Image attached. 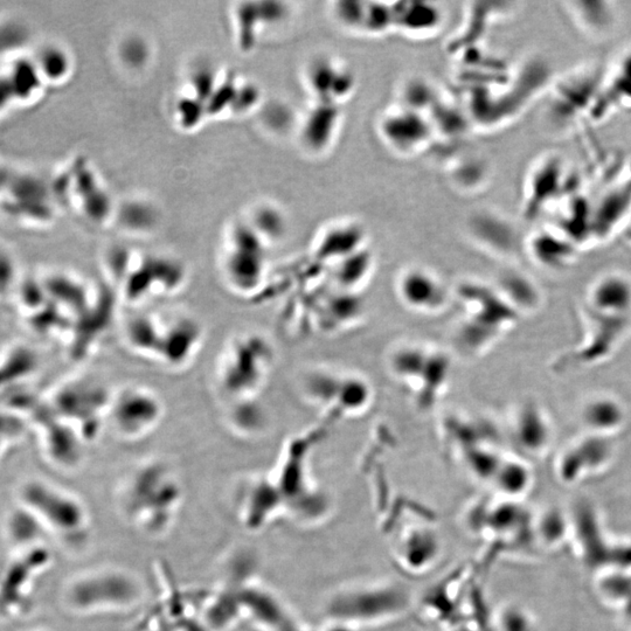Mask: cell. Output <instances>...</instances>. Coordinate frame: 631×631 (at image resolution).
<instances>
[{
	"instance_id": "obj_3",
	"label": "cell",
	"mask_w": 631,
	"mask_h": 631,
	"mask_svg": "<svg viewBox=\"0 0 631 631\" xmlns=\"http://www.w3.org/2000/svg\"><path fill=\"white\" fill-rule=\"evenodd\" d=\"M163 407L147 388H126L110 400L108 414L115 431L127 439L147 435L158 424Z\"/></svg>"
},
{
	"instance_id": "obj_32",
	"label": "cell",
	"mask_w": 631,
	"mask_h": 631,
	"mask_svg": "<svg viewBox=\"0 0 631 631\" xmlns=\"http://www.w3.org/2000/svg\"><path fill=\"white\" fill-rule=\"evenodd\" d=\"M283 631H314L311 630L307 627H302L300 626V624H297L295 622L291 623L289 627H287L286 629H284Z\"/></svg>"
},
{
	"instance_id": "obj_4",
	"label": "cell",
	"mask_w": 631,
	"mask_h": 631,
	"mask_svg": "<svg viewBox=\"0 0 631 631\" xmlns=\"http://www.w3.org/2000/svg\"><path fill=\"white\" fill-rule=\"evenodd\" d=\"M381 140L399 155H414L432 140L434 128L425 114L399 106L387 110L378 122Z\"/></svg>"
},
{
	"instance_id": "obj_17",
	"label": "cell",
	"mask_w": 631,
	"mask_h": 631,
	"mask_svg": "<svg viewBox=\"0 0 631 631\" xmlns=\"http://www.w3.org/2000/svg\"><path fill=\"white\" fill-rule=\"evenodd\" d=\"M552 429L547 415L536 405L520 409L515 424L516 441L530 454H539L549 447Z\"/></svg>"
},
{
	"instance_id": "obj_27",
	"label": "cell",
	"mask_w": 631,
	"mask_h": 631,
	"mask_svg": "<svg viewBox=\"0 0 631 631\" xmlns=\"http://www.w3.org/2000/svg\"><path fill=\"white\" fill-rule=\"evenodd\" d=\"M240 45L251 50L255 41L256 27L262 23L259 4H241L237 10Z\"/></svg>"
},
{
	"instance_id": "obj_30",
	"label": "cell",
	"mask_w": 631,
	"mask_h": 631,
	"mask_svg": "<svg viewBox=\"0 0 631 631\" xmlns=\"http://www.w3.org/2000/svg\"><path fill=\"white\" fill-rule=\"evenodd\" d=\"M259 99L260 93L255 87L251 85L238 87L232 108L237 110L238 114L246 113L255 106L256 102H259Z\"/></svg>"
},
{
	"instance_id": "obj_20",
	"label": "cell",
	"mask_w": 631,
	"mask_h": 631,
	"mask_svg": "<svg viewBox=\"0 0 631 631\" xmlns=\"http://www.w3.org/2000/svg\"><path fill=\"white\" fill-rule=\"evenodd\" d=\"M531 483V470L524 462L504 459L491 481L498 495L508 501H517L530 489Z\"/></svg>"
},
{
	"instance_id": "obj_12",
	"label": "cell",
	"mask_w": 631,
	"mask_h": 631,
	"mask_svg": "<svg viewBox=\"0 0 631 631\" xmlns=\"http://www.w3.org/2000/svg\"><path fill=\"white\" fill-rule=\"evenodd\" d=\"M589 307L596 314L609 317H630L631 283L619 274L602 276L589 293Z\"/></svg>"
},
{
	"instance_id": "obj_26",
	"label": "cell",
	"mask_w": 631,
	"mask_h": 631,
	"mask_svg": "<svg viewBox=\"0 0 631 631\" xmlns=\"http://www.w3.org/2000/svg\"><path fill=\"white\" fill-rule=\"evenodd\" d=\"M566 516L559 510H550L543 513L537 520L536 532L542 542L556 545L563 540L568 531Z\"/></svg>"
},
{
	"instance_id": "obj_5",
	"label": "cell",
	"mask_w": 631,
	"mask_h": 631,
	"mask_svg": "<svg viewBox=\"0 0 631 631\" xmlns=\"http://www.w3.org/2000/svg\"><path fill=\"white\" fill-rule=\"evenodd\" d=\"M572 524L577 529L582 553L589 566H614L615 571H626L631 567V545L613 547L607 544L591 505L579 504Z\"/></svg>"
},
{
	"instance_id": "obj_21",
	"label": "cell",
	"mask_w": 631,
	"mask_h": 631,
	"mask_svg": "<svg viewBox=\"0 0 631 631\" xmlns=\"http://www.w3.org/2000/svg\"><path fill=\"white\" fill-rule=\"evenodd\" d=\"M8 529L12 542L16 543L19 549L37 546L41 535L45 531L37 518L20 505L12 513Z\"/></svg>"
},
{
	"instance_id": "obj_8",
	"label": "cell",
	"mask_w": 631,
	"mask_h": 631,
	"mask_svg": "<svg viewBox=\"0 0 631 631\" xmlns=\"http://www.w3.org/2000/svg\"><path fill=\"white\" fill-rule=\"evenodd\" d=\"M305 81L315 102L341 106L356 87L355 75L342 62L330 57L312 60L305 71Z\"/></svg>"
},
{
	"instance_id": "obj_23",
	"label": "cell",
	"mask_w": 631,
	"mask_h": 631,
	"mask_svg": "<svg viewBox=\"0 0 631 631\" xmlns=\"http://www.w3.org/2000/svg\"><path fill=\"white\" fill-rule=\"evenodd\" d=\"M491 627L492 631H540L529 610L513 603L498 609Z\"/></svg>"
},
{
	"instance_id": "obj_31",
	"label": "cell",
	"mask_w": 631,
	"mask_h": 631,
	"mask_svg": "<svg viewBox=\"0 0 631 631\" xmlns=\"http://www.w3.org/2000/svg\"><path fill=\"white\" fill-rule=\"evenodd\" d=\"M320 631H362V629L343 621L328 620L327 624Z\"/></svg>"
},
{
	"instance_id": "obj_6",
	"label": "cell",
	"mask_w": 631,
	"mask_h": 631,
	"mask_svg": "<svg viewBox=\"0 0 631 631\" xmlns=\"http://www.w3.org/2000/svg\"><path fill=\"white\" fill-rule=\"evenodd\" d=\"M20 550L0 568V610L6 614L17 612L47 561L46 551L38 545Z\"/></svg>"
},
{
	"instance_id": "obj_7",
	"label": "cell",
	"mask_w": 631,
	"mask_h": 631,
	"mask_svg": "<svg viewBox=\"0 0 631 631\" xmlns=\"http://www.w3.org/2000/svg\"><path fill=\"white\" fill-rule=\"evenodd\" d=\"M439 533L431 526L416 524L400 533L394 544L397 563L408 573L419 574L431 570L441 557Z\"/></svg>"
},
{
	"instance_id": "obj_10",
	"label": "cell",
	"mask_w": 631,
	"mask_h": 631,
	"mask_svg": "<svg viewBox=\"0 0 631 631\" xmlns=\"http://www.w3.org/2000/svg\"><path fill=\"white\" fill-rule=\"evenodd\" d=\"M342 121L341 106L315 102L301 124L303 147L316 155L328 151L337 140Z\"/></svg>"
},
{
	"instance_id": "obj_19",
	"label": "cell",
	"mask_w": 631,
	"mask_h": 631,
	"mask_svg": "<svg viewBox=\"0 0 631 631\" xmlns=\"http://www.w3.org/2000/svg\"><path fill=\"white\" fill-rule=\"evenodd\" d=\"M568 12L588 36H605L616 22V11L609 3L574 2L568 4Z\"/></svg>"
},
{
	"instance_id": "obj_15",
	"label": "cell",
	"mask_w": 631,
	"mask_h": 631,
	"mask_svg": "<svg viewBox=\"0 0 631 631\" xmlns=\"http://www.w3.org/2000/svg\"><path fill=\"white\" fill-rule=\"evenodd\" d=\"M581 420L588 434L607 436L619 432L626 421L622 402L609 395H596L586 401L581 411Z\"/></svg>"
},
{
	"instance_id": "obj_18",
	"label": "cell",
	"mask_w": 631,
	"mask_h": 631,
	"mask_svg": "<svg viewBox=\"0 0 631 631\" xmlns=\"http://www.w3.org/2000/svg\"><path fill=\"white\" fill-rule=\"evenodd\" d=\"M575 244L564 232H537L530 239L529 251L540 265L565 268L573 261Z\"/></svg>"
},
{
	"instance_id": "obj_28",
	"label": "cell",
	"mask_w": 631,
	"mask_h": 631,
	"mask_svg": "<svg viewBox=\"0 0 631 631\" xmlns=\"http://www.w3.org/2000/svg\"><path fill=\"white\" fill-rule=\"evenodd\" d=\"M286 228V220L281 213L274 208H262L255 219V232L262 237L267 235L269 238H277L284 232Z\"/></svg>"
},
{
	"instance_id": "obj_14",
	"label": "cell",
	"mask_w": 631,
	"mask_h": 631,
	"mask_svg": "<svg viewBox=\"0 0 631 631\" xmlns=\"http://www.w3.org/2000/svg\"><path fill=\"white\" fill-rule=\"evenodd\" d=\"M392 10L394 30L408 36H428L443 23V12L433 3L400 2L393 4Z\"/></svg>"
},
{
	"instance_id": "obj_13",
	"label": "cell",
	"mask_w": 631,
	"mask_h": 631,
	"mask_svg": "<svg viewBox=\"0 0 631 631\" xmlns=\"http://www.w3.org/2000/svg\"><path fill=\"white\" fill-rule=\"evenodd\" d=\"M365 231L355 221H338L325 228L318 239L317 256L337 263L364 249Z\"/></svg>"
},
{
	"instance_id": "obj_9",
	"label": "cell",
	"mask_w": 631,
	"mask_h": 631,
	"mask_svg": "<svg viewBox=\"0 0 631 631\" xmlns=\"http://www.w3.org/2000/svg\"><path fill=\"white\" fill-rule=\"evenodd\" d=\"M612 457L613 445L607 436L588 434L560 457L559 476L565 483L577 482L605 468Z\"/></svg>"
},
{
	"instance_id": "obj_29",
	"label": "cell",
	"mask_w": 631,
	"mask_h": 631,
	"mask_svg": "<svg viewBox=\"0 0 631 631\" xmlns=\"http://www.w3.org/2000/svg\"><path fill=\"white\" fill-rule=\"evenodd\" d=\"M205 112H207L205 103L197 99V97L182 99L178 102L177 114L180 123L185 128L197 126L199 121L203 119Z\"/></svg>"
},
{
	"instance_id": "obj_2",
	"label": "cell",
	"mask_w": 631,
	"mask_h": 631,
	"mask_svg": "<svg viewBox=\"0 0 631 631\" xmlns=\"http://www.w3.org/2000/svg\"><path fill=\"white\" fill-rule=\"evenodd\" d=\"M18 499L19 505L32 513L45 531L66 540L82 536L87 522L85 509L64 490L31 480L22 485Z\"/></svg>"
},
{
	"instance_id": "obj_25",
	"label": "cell",
	"mask_w": 631,
	"mask_h": 631,
	"mask_svg": "<svg viewBox=\"0 0 631 631\" xmlns=\"http://www.w3.org/2000/svg\"><path fill=\"white\" fill-rule=\"evenodd\" d=\"M600 591L606 599L621 603L624 615L631 622V577L627 571H614L602 579Z\"/></svg>"
},
{
	"instance_id": "obj_22",
	"label": "cell",
	"mask_w": 631,
	"mask_h": 631,
	"mask_svg": "<svg viewBox=\"0 0 631 631\" xmlns=\"http://www.w3.org/2000/svg\"><path fill=\"white\" fill-rule=\"evenodd\" d=\"M371 13L370 2H337L332 4V17L344 30L367 34Z\"/></svg>"
},
{
	"instance_id": "obj_11",
	"label": "cell",
	"mask_w": 631,
	"mask_h": 631,
	"mask_svg": "<svg viewBox=\"0 0 631 631\" xmlns=\"http://www.w3.org/2000/svg\"><path fill=\"white\" fill-rule=\"evenodd\" d=\"M398 289L402 301L415 310H435L446 301L445 288L427 270L411 268L400 276Z\"/></svg>"
},
{
	"instance_id": "obj_24",
	"label": "cell",
	"mask_w": 631,
	"mask_h": 631,
	"mask_svg": "<svg viewBox=\"0 0 631 631\" xmlns=\"http://www.w3.org/2000/svg\"><path fill=\"white\" fill-rule=\"evenodd\" d=\"M33 62L44 80L60 82L71 73V58L57 46H46Z\"/></svg>"
},
{
	"instance_id": "obj_1",
	"label": "cell",
	"mask_w": 631,
	"mask_h": 631,
	"mask_svg": "<svg viewBox=\"0 0 631 631\" xmlns=\"http://www.w3.org/2000/svg\"><path fill=\"white\" fill-rule=\"evenodd\" d=\"M412 605L408 589L394 581L364 582L344 586L327 602L329 620L360 629L399 619Z\"/></svg>"
},
{
	"instance_id": "obj_16",
	"label": "cell",
	"mask_w": 631,
	"mask_h": 631,
	"mask_svg": "<svg viewBox=\"0 0 631 631\" xmlns=\"http://www.w3.org/2000/svg\"><path fill=\"white\" fill-rule=\"evenodd\" d=\"M601 97L605 101L603 115L615 109H631V47L619 55L602 81L596 100Z\"/></svg>"
}]
</instances>
